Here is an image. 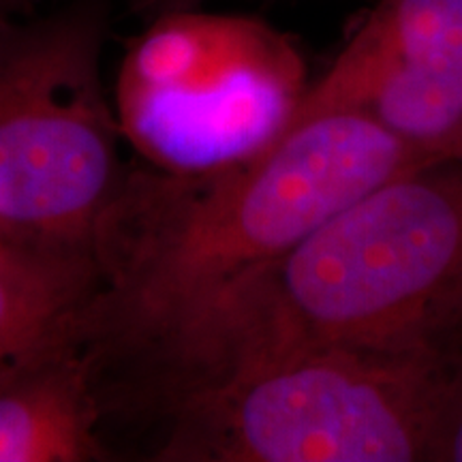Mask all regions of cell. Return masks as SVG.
I'll return each instance as SVG.
<instances>
[{"label": "cell", "mask_w": 462, "mask_h": 462, "mask_svg": "<svg viewBox=\"0 0 462 462\" xmlns=\"http://www.w3.org/2000/svg\"><path fill=\"white\" fill-rule=\"evenodd\" d=\"M426 161L435 157L366 114L306 97L273 146L229 170H126L95 236L101 287L79 313L101 373L285 255L364 190Z\"/></svg>", "instance_id": "obj_1"}, {"label": "cell", "mask_w": 462, "mask_h": 462, "mask_svg": "<svg viewBox=\"0 0 462 462\" xmlns=\"http://www.w3.org/2000/svg\"><path fill=\"white\" fill-rule=\"evenodd\" d=\"M462 337V154L374 184L274 262L212 296L154 345L190 390L285 351H448Z\"/></svg>", "instance_id": "obj_2"}, {"label": "cell", "mask_w": 462, "mask_h": 462, "mask_svg": "<svg viewBox=\"0 0 462 462\" xmlns=\"http://www.w3.org/2000/svg\"><path fill=\"white\" fill-rule=\"evenodd\" d=\"M448 351L309 345L154 413L161 462H429Z\"/></svg>", "instance_id": "obj_3"}, {"label": "cell", "mask_w": 462, "mask_h": 462, "mask_svg": "<svg viewBox=\"0 0 462 462\" xmlns=\"http://www.w3.org/2000/svg\"><path fill=\"white\" fill-rule=\"evenodd\" d=\"M310 84L300 45L268 22L173 9L148 17L126 45L112 106L143 165L206 176L273 146Z\"/></svg>", "instance_id": "obj_4"}, {"label": "cell", "mask_w": 462, "mask_h": 462, "mask_svg": "<svg viewBox=\"0 0 462 462\" xmlns=\"http://www.w3.org/2000/svg\"><path fill=\"white\" fill-rule=\"evenodd\" d=\"M106 7L78 0L0 34V234L95 253L126 167L103 86Z\"/></svg>", "instance_id": "obj_5"}, {"label": "cell", "mask_w": 462, "mask_h": 462, "mask_svg": "<svg viewBox=\"0 0 462 462\" xmlns=\"http://www.w3.org/2000/svg\"><path fill=\"white\" fill-rule=\"evenodd\" d=\"M306 97L426 157L462 154V0H377Z\"/></svg>", "instance_id": "obj_6"}, {"label": "cell", "mask_w": 462, "mask_h": 462, "mask_svg": "<svg viewBox=\"0 0 462 462\" xmlns=\"http://www.w3.org/2000/svg\"><path fill=\"white\" fill-rule=\"evenodd\" d=\"M79 313L0 364V462H101L112 454L101 432L99 366Z\"/></svg>", "instance_id": "obj_7"}, {"label": "cell", "mask_w": 462, "mask_h": 462, "mask_svg": "<svg viewBox=\"0 0 462 462\" xmlns=\"http://www.w3.org/2000/svg\"><path fill=\"white\" fill-rule=\"evenodd\" d=\"M99 287L95 253L0 245V364L78 315Z\"/></svg>", "instance_id": "obj_8"}, {"label": "cell", "mask_w": 462, "mask_h": 462, "mask_svg": "<svg viewBox=\"0 0 462 462\" xmlns=\"http://www.w3.org/2000/svg\"><path fill=\"white\" fill-rule=\"evenodd\" d=\"M429 462H462V337L446 354V377L432 426Z\"/></svg>", "instance_id": "obj_9"}, {"label": "cell", "mask_w": 462, "mask_h": 462, "mask_svg": "<svg viewBox=\"0 0 462 462\" xmlns=\"http://www.w3.org/2000/svg\"><path fill=\"white\" fill-rule=\"evenodd\" d=\"M37 3L39 0H0V34L31 17L28 14Z\"/></svg>", "instance_id": "obj_10"}, {"label": "cell", "mask_w": 462, "mask_h": 462, "mask_svg": "<svg viewBox=\"0 0 462 462\" xmlns=\"http://www.w3.org/2000/svg\"><path fill=\"white\" fill-rule=\"evenodd\" d=\"M133 9L140 11L142 15L152 17L159 14H165V11L173 9H190V7H201L206 0H129Z\"/></svg>", "instance_id": "obj_11"}, {"label": "cell", "mask_w": 462, "mask_h": 462, "mask_svg": "<svg viewBox=\"0 0 462 462\" xmlns=\"http://www.w3.org/2000/svg\"><path fill=\"white\" fill-rule=\"evenodd\" d=\"M5 242H7V240H5V238H3V234H0V245H5Z\"/></svg>", "instance_id": "obj_12"}]
</instances>
